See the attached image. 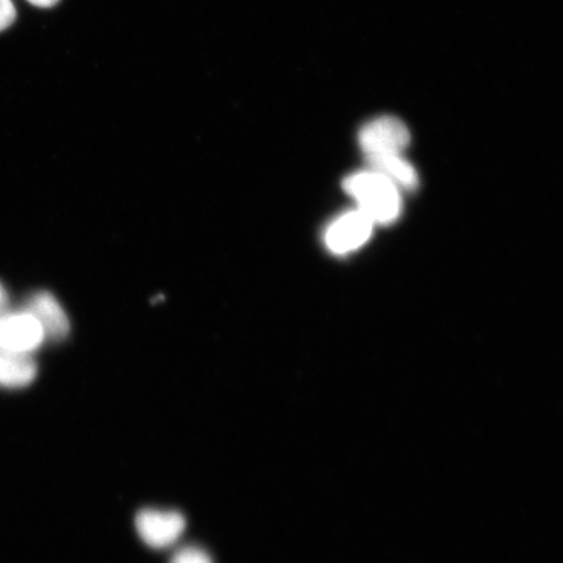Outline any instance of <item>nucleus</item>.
Listing matches in <instances>:
<instances>
[{
	"label": "nucleus",
	"instance_id": "nucleus-5",
	"mask_svg": "<svg viewBox=\"0 0 563 563\" xmlns=\"http://www.w3.org/2000/svg\"><path fill=\"white\" fill-rule=\"evenodd\" d=\"M373 224L363 211H349L330 224L325 232V244L336 255H346L368 242Z\"/></svg>",
	"mask_w": 563,
	"mask_h": 563
},
{
	"label": "nucleus",
	"instance_id": "nucleus-7",
	"mask_svg": "<svg viewBox=\"0 0 563 563\" xmlns=\"http://www.w3.org/2000/svg\"><path fill=\"white\" fill-rule=\"evenodd\" d=\"M37 372L32 354L0 350V386L21 389L34 382Z\"/></svg>",
	"mask_w": 563,
	"mask_h": 563
},
{
	"label": "nucleus",
	"instance_id": "nucleus-4",
	"mask_svg": "<svg viewBox=\"0 0 563 563\" xmlns=\"http://www.w3.org/2000/svg\"><path fill=\"white\" fill-rule=\"evenodd\" d=\"M45 341L38 322L26 311L0 316V350L33 354Z\"/></svg>",
	"mask_w": 563,
	"mask_h": 563
},
{
	"label": "nucleus",
	"instance_id": "nucleus-8",
	"mask_svg": "<svg viewBox=\"0 0 563 563\" xmlns=\"http://www.w3.org/2000/svg\"><path fill=\"white\" fill-rule=\"evenodd\" d=\"M367 161L368 168L389 179L399 189L415 191L419 186V175L404 156L379 157Z\"/></svg>",
	"mask_w": 563,
	"mask_h": 563
},
{
	"label": "nucleus",
	"instance_id": "nucleus-6",
	"mask_svg": "<svg viewBox=\"0 0 563 563\" xmlns=\"http://www.w3.org/2000/svg\"><path fill=\"white\" fill-rule=\"evenodd\" d=\"M44 332L45 340L59 342L70 332L68 316L53 294L40 291L32 295L24 309Z\"/></svg>",
	"mask_w": 563,
	"mask_h": 563
},
{
	"label": "nucleus",
	"instance_id": "nucleus-3",
	"mask_svg": "<svg viewBox=\"0 0 563 563\" xmlns=\"http://www.w3.org/2000/svg\"><path fill=\"white\" fill-rule=\"evenodd\" d=\"M135 525L140 539L153 549L174 545L187 526L180 512L157 509L141 510Z\"/></svg>",
	"mask_w": 563,
	"mask_h": 563
},
{
	"label": "nucleus",
	"instance_id": "nucleus-2",
	"mask_svg": "<svg viewBox=\"0 0 563 563\" xmlns=\"http://www.w3.org/2000/svg\"><path fill=\"white\" fill-rule=\"evenodd\" d=\"M357 141L365 159L404 156L411 133L400 119L384 115L365 123L358 131Z\"/></svg>",
	"mask_w": 563,
	"mask_h": 563
},
{
	"label": "nucleus",
	"instance_id": "nucleus-12",
	"mask_svg": "<svg viewBox=\"0 0 563 563\" xmlns=\"http://www.w3.org/2000/svg\"><path fill=\"white\" fill-rule=\"evenodd\" d=\"M27 2L35 7H40V9H51V7L58 3L59 0H27Z\"/></svg>",
	"mask_w": 563,
	"mask_h": 563
},
{
	"label": "nucleus",
	"instance_id": "nucleus-1",
	"mask_svg": "<svg viewBox=\"0 0 563 563\" xmlns=\"http://www.w3.org/2000/svg\"><path fill=\"white\" fill-rule=\"evenodd\" d=\"M343 189L373 223L389 224L397 220L402 210L400 189L368 167L347 176Z\"/></svg>",
	"mask_w": 563,
	"mask_h": 563
},
{
	"label": "nucleus",
	"instance_id": "nucleus-10",
	"mask_svg": "<svg viewBox=\"0 0 563 563\" xmlns=\"http://www.w3.org/2000/svg\"><path fill=\"white\" fill-rule=\"evenodd\" d=\"M16 19V9L12 0H0V32L7 30Z\"/></svg>",
	"mask_w": 563,
	"mask_h": 563
},
{
	"label": "nucleus",
	"instance_id": "nucleus-11",
	"mask_svg": "<svg viewBox=\"0 0 563 563\" xmlns=\"http://www.w3.org/2000/svg\"><path fill=\"white\" fill-rule=\"evenodd\" d=\"M9 295H7L5 288L2 284H0V316H2L5 312H9Z\"/></svg>",
	"mask_w": 563,
	"mask_h": 563
},
{
	"label": "nucleus",
	"instance_id": "nucleus-9",
	"mask_svg": "<svg viewBox=\"0 0 563 563\" xmlns=\"http://www.w3.org/2000/svg\"><path fill=\"white\" fill-rule=\"evenodd\" d=\"M170 563H213V561L201 548L185 547L173 555Z\"/></svg>",
	"mask_w": 563,
	"mask_h": 563
}]
</instances>
